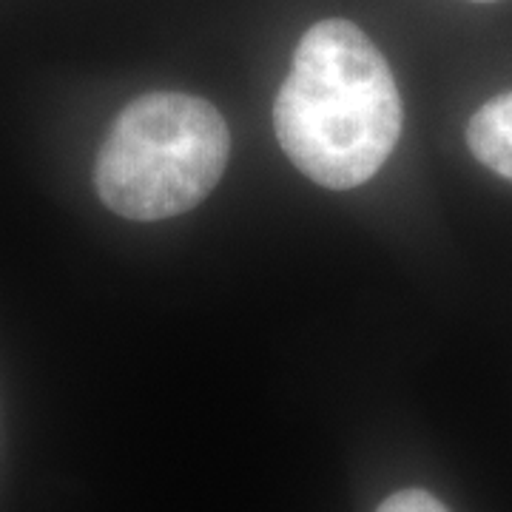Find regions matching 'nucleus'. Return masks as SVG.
<instances>
[{
  "instance_id": "4",
  "label": "nucleus",
  "mask_w": 512,
  "mask_h": 512,
  "mask_svg": "<svg viewBox=\"0 0 512 512\" xmlns=\"http://www.w3.org/2000/svg\"><path fill=\"white\" fill-rule=\"evenodd\" d=\"M376 512H450L436 495L424 490H399L390 498H384Z\"/></svg>"
},
{
  "instance_id": "5",
  "label": "nucleus",
  "mask_w": 512,
  "mask_h": 512,
  "mask_svg": "<svg viewBox=\"0 0 512 512\" xmlns=\"http://www.w3.org/2000/svg\"><path fill=\"white\" fill-rule=\"evenodd\" d=\"M476 3H495V0H476Z\"/></svg>"
},
{
  "instance_id": "2",
  "label": "nucleus",
  "mask_w": 512,
  "mask_h": 512,
  "mask_svg": "<svg viewBox=\"0 0 512 512\" xmlns=\"http://www.w3.org/2000/svg\"><path fill=\"white\" fill-rule=\"evenodd\" d=\"M228 154L231 134L208 100L143 94L111 123L94 163V188L126 220L180 217L220 183Z\"/></svg>"
},
{
  "instance_id": "3",
  "label": "nucleus",
  "mask_w": 512,
  "mask_h": 512,
  "mask_svg": "<svg viewBox=\"0 0 512 512\" xmlns=\"http://www.w3.org/2000/svg\"><path fill=\"white\" fill-rule=\"evenodd\" d=\"M467 146L478 163L512 180V92L487 100L470 117Z\"/></svg>"
},
{
  "instance_id": "1",
  "label": "nucleus",
  "mask_w": 512,
  "mask_h": 512,
  "mask_svg": "<svg viewBox=\"0 0 512 512\" xmlns=\"http://www.w3.org/2000/svg\"><path fill=\"white\" fill-rule=\"evenodd\" d=\"M282 151L330 191L367 183L402 134V97L376 43L350 20L311 26L274 103Z\"/></svg>"
}]
</instances>
